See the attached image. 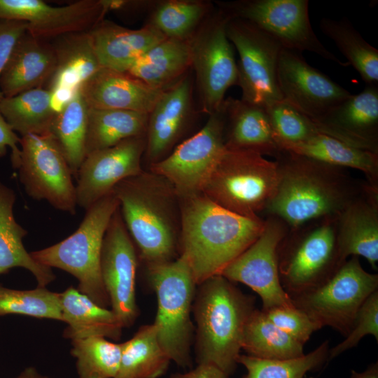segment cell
Listing matches in <instances>:
<instances>
[{"label": "cell", "instance_id": "obj_1", "mask_svg": "<svg viewBox=\"0 0 378 378\" xmlns=\"http://www.w3.org/2000/svg\"><path fill=\"white\" fill-rule=\"evenodd\" d=\"M179 253L197 285L219 275L261 234L265 221L232 212L202 192L179 197Z\"/></svg>", "mask_w": 378, "mask_h": 378}, {"label": "cell", "instance_id": "obj_2", "mask_svg": "<svg viewBox=\"0 0 378 378\" xmlns=\"http://www.w3.org/2000/svg\"><path fill=\"white\" fill-rule=\"evenodd\" d=\"M112 192L146 266L174 260L179 249L181 207L174 186L164 176L144 170L118 183Z\"/></svg>", "mask_w": 378, "mask_h": 378}, {"label": "cell", "instance_id": "obj_3", "mask_svg": "<svg viewBox=\"0 0 378 378\" xmlns=\"http://www.w3.org/2000/svg\"><path fill=\"white\" fill-rule=\"evenodd\" d=\"M276 158L278 184L266 211L293 230L337 217L356 197L342 168L282 150Z\"/></svg>", "mask_w": 378, "mask_h": 378}, {"label": "cell", "instance_id": "obj_4", "mask_svg": "<svg viewBox=\"0 0 378 378\" xmlns=\"http://www.w3.org/2000/svg\"><path fill=\"white\" fill-rule=\"evenodd\" d=\"M197 286L192 306L197 361L230 375L237 364L244 328L255 309L254 299L220 274Z\"/></svg>", "mask_w": 378, "mask_h": 378}, {"label": "cell", "instance_id": "obj_5", "mask_svg": "<svg viewBox=\"0 0 378 378\" xmlns=\"http://www.w3.org/2000/svg\"><path fill=\"white\" fill-rule=\"evenodd\" d=\"M118 206L113 192L109 193L86 209L73 234L59 243L30 253L40 264L74 276L78 280V290L106 308L110 300L101 275L102 248L107 227Z\"/></svg>", "mask_w": 378, "mask_h": 378}, {"label": "cell", "instance_id": "obj_6", "mask_svg": "<svg viewBox=\"0 0 378 378\" xmlns=\"http://www.w3.org/2000/svg\"><path fill=\"white\" fill-rule=\"evenodd\" d=\"M279 166L261 153L225 147L202 193L240 216L258 219L276 191Z\"/></svg>", "mask_w": 378, "mask_h": 378}, {"label": "cell", "instance_id": "obj_7", "mask_svg": "<svg viewBox=\"0 0 378 378\" xmlns=\"http://www.w3.org/2000/svg\"><path fill=\"white\" fill-rule=\"evenodd\" d=\"M146 268L157 294L158 310L153 324L160 343L171 360L182 368H190L193 333L190 313L197 286L192 271L181 255Z\"/></svg>", "mask_w": 378, "mask_h": 378}, {"label": "cell", "instance_id": "obj_8", "mask_svg": "<svg viewBox=\"0 0 378 378\" xmlns=\"http://www.w3.org/2000/svg\"><path fill=\"white\" fill-rule=\"evenodd\" d=\"M378 288V275L366 272L352 256L318 286L290 297L293 305L321 326L346 337L367 298Z\"/></svg>", "mask_w": 378, "mask_h": 378}, {"label": "cell", "instance_id": "obj_9", "mask_svg": "<svg viewBox=\"0 0 378 378\" xmlns=\"http://www.w3.org/2000/svg\"><path fill=\"white\" fill-rule=\"evenodd\" d=\"M337 217L321 219L319 224L300 232L295 230L296 233L281 241L278 251L279 279L290 297L318 286L346 261L338 249Z\"/></svg>", "mask_w": 378, "mask_h": 378}, {"label": "cell", "instance_id": "obj_10", "mask_svg": "<svg viewBox=\"0 0 378 378\" xmlns=\"http://www.w3.org/2000/svg\"><path fill=\"white\" fill-rule=\"evenodd\" d=\"M227 20L214 7L187 41L200 111L208 115L220 108L227 89L237 85V65L226 33Z\"/></svg>", "mask_w": 378, "mask_h": 378}, {"label": "cell", "instance_id": "obj_11", "mask_svg": "<svg viewBox=\"0 0 378 378\" xmlns=\"http://www.w3.org/2000/svg\"><path fill=\"white\" fill-rule=\"evenodd\" d=\"M216 5L228 18L251 22L284 48L312 52L340 66L349 65L327 50L314 33L308 0H238L217 1Z\"/></svg>", "mask_w": 378, "mask_h": 378}, {"label": "cell", "instance_id": "obj_12", "mask_svg": "<svg viewBox=\"0 0 378 378\" xmlns=\"http://www.w3.org/2000/svg\"><path fill=\"white\" fill-rule=\"evenodd\" d=\"M226 33L238 52V81L241 99L267 108L283 99L277 82L281 43L241 18H228Z\"/></svg>", "mask_w": 378, "mask_h": 378}, {"label": "cell", "instance_id": "obj_13", "mask_svg": "<svg viewBox=\"0 0 378 378\" xmlns=\"http://www.w3.org/2000/svg\"><path fill=\"white\" fill-rule=\"evenodd\" d=\"M19 178L27 195L56 209L76 213V187L69 164L50 134L20 137Z\"/></svg>", "mask_w": 378, "mask_h": 378}, {"label": "cell", "instance_id": "obj_14", "mask_svg": "<svg viewBox=\"0 0 378 378\" xmlns=\"http://www.w3.org/2000/svg\"><path fill=\"white\" fill-rule=\"evenodd\" d=\"M208 116L201 130L177 145L164 159L147 168L166 178L179 197L202 192L225 148L223 103L217 111Z\"/></svg>", "mask_w": 378, "mask_h": 378}, {"label": "cell", "instance_id": "obj_15", "mask_svg": "<svg viewBox=\"0 0 378 378\" xmlns=\"http://www.w3.org/2000/svg\"><path fill=\"white\" fill-rule=\"evenodd\" d=\"M286 235L285 225L279 218L268 219L256 240L220 274L255 292L261 298L262 310L293 305L281 284L279 273L278 251Z\"/></svg>", "mask_w": 378, "mask_h": 378}, {"label": "cell", "instance_id": "obj_16", "mask_svg": "<svg viewBox=\"0 0 378 378\" xmlns=\"http://www.w3.org/2000/svg\"><path fill=\"white\" fill-rule=\"evenodd\" d=\"M137 255L118 206L104 237L101 275L111 310L123 328L131 326L138 316L135 299Z\"/></svg>", "mask_w": 378, "mask_h": 378}, {"label": "cell", "instance_id": "obj_17", "mask_svg": "<svg viewBox=\"0 0 378 378\" xmlns=\"http://www.w3.org/2000/svg\"><path fill=\"white\" fill-rule=\"evenodd\" d=\"M105 0H80L52 6L41 0H0V20L27 22V31L42 40L90 31L104 19Z\"/></svg>", "mask_w": 378, "mask_h": 378}, {"label": "cell", "instance_id": "obj_18", "mask_svg": "<svg viewBox=\"0 0 378 378\" xmlns=\"http://www.w3.org/2000/svg\"><path fill=\"white\" fill-rule=\"evenodd\" d=\"M277 82L284 99L316 122L351 93L309 65L300 52L283 48Z\"/></svg>", "mask_w": 378, "mask_h": 378}, {"label": "cell", "instance_id": "obj_19", "mask_svg": "<svg viewBox=\"0 0 378 378\" xmlns=\"http://www.w3.org/2000/svg\"><path fill=\"white\" fill-rule=\"evenodd\" d=\"M146 135L126 139L118 144L88 155L77 175V206L88 209L112 192L122 180L138 175L142 167Z\"/></svg>", "mask_w": 378, "mask_h": 378}, {"label": "cell", "instance_id": "obj_20", "mask_svg": "<svg viewBox=\"0 0 378 378\" xmlns=\"http://www.w3.org/2000/svg\"><path fill=\"white\" fill-rule=\"evenodd\" d=\"M193 83L190 71L164 90L148 114L143 157L148 167L169 155L187 130L193 113Z\"/></svg>", "mask_w": 378, "mask_h": 378}, {"label": "cell", "instance_id": "obj_21", "mask_svg": "<svg viewBox=\"0 0 378 378\" xmlns=\"http://www.w3.org/2000/svg\"><path fill=\"white\" fill-rule=\"evenodd\" d=\"M314 122L321 134L378 153V85H365Z\"/></svg>", "mask_w": 378, "mask_h": 378}, {"label": "cell", "instance_id": "obj_22", "mask_svg": "<svg viewBox=\"0 0 378 378\" xmlns=\"http://www.w3.org/2000/svg\"><path fill=\"white\" fill-rule=\"evenodd\" d=\"M90 108L149 114L164 90L153 88L127 72L102 67L79 87Z\"/></svg>", "mask_w": 378, "mask_h": 378}, {"label": "cell", "instance_id": "obj_23", "mask_svg": "<svg viewBox=\"0 0 378 378\" xmlns=\"http://www.w3.org/2000/svg\"><path fill=\"white\" fill-rule=\"evenodd\" d=\"M56 66L57 57L51 43L26 31L18 40L0 75V90L4 97L44 88Z\"/></svg>", "mask_w": 378, "mask_h": 378}, {"label": "cell", "instance_id": "obj_24", "mask_svg": "<svg viewBox=\"0 0 378 378\" xmlns=\"http://www.w3.org/2000/svg\"><path fill=\"white\" fill-rule=\"evenodd\" d=\"M102 67L127 72L155 45L167 38L146 23L137 29L103 19L88 31Z\"/></svg>", "mask_w": 378, "mask_h": 378}, {"label": "cell", "instance_id": "obj_25", "mask_svg": "<svg viewBox=\"0 0 378 378\" xmlns=\"http://www.w3.org/2000/svg\"><path fill=\"white\" fill-rule=\"evenodd\" d=\"M377 189L367 187V196L355 197L337 217V239L341 258L362 256L377 269L378 262Z\"/></svg>", "mask_w": 378, "mask_h": 378}, {"label": "cell", "instance_id": "obj_26", "mask_svg": "<svg viewBox=\"0 0 378 378\" xmlns=\"http://www.w3.org/2000/svg\"><path fill=\"white\" fill-rule=\"evenodd\" d=\"M225 111V146L262 155L276 156L280 148L265 108L232 97L223 102Z\"/></svg>", "mask_w": 378, "mask_h": 378}, {"label": "cell", "instance_id": "obj_27", "mask_svg": "<svg viewBox=\"0 0 378 378\" xmlns=\"http://www.w3.org/2000/svg\"><path fill=\"white\" fill-rule=\"evenodd\" d=\"M56 57L55 71L44 88L54 97L59 92H73L102 66L88 31L64 34L52 40Z\"/></svg>", "mask_w": 378, "mask_h": 378}, {"label": "cell", "instance_id": "obj_28", "mask_svg": "<svg viewBox=\"0 0 378 378\" xmlns=\"http://www.w3.org/2000/svg\"><path fill=\"white\" fill-rule=\"evenodd\" d=\"M59 298L62 321L67 323L65 338L120 337L123 327L111 309L99 306L72 286L59 293Z\"/></svg>", "mask_w": 378, "mask_h": 378}, {"label": "cell", "instance_id": "obj_29", "mask_svg": "<svg viewBox=\"0 0 378 378\" xmlns=\"http://www.w3.org/2000/svg\"><path fill=\"white\" fill-rule=\"evenodd\" d=\"M14 191L0 181V274L15 267L29 270L38 287H46L55 279L50 267L36 261L25 249L22 239L27 231L13 215Z\"/></svg>", "mask_w": 378, "mask_h": 378}, {"label": "cell", "instance_id": "obj_30", "mask_svg": "<svg viewBox=\"0 0 378 378\" xmlns=\"http://www.w3.org/2000/svg\"><path fill=\"white\" fill-rule=\"evenodd\" d=\"M190 70L188 42L167 38L139 58L127 73L153 88L164 90Z\"/></svg>", "mask_w": 378, "mask_h": 378}, {"label": "cell", "instance_id": "obj_31", "mask_svg": "<svg viewBox=\"0 0 378 378\" xmlns=\"http://www.w3.org/2000/svg\"><path fill=\"white\" fill-rule=\"evenodd\" d=\"M280 149L332 166L360 170L374 183L377 178L378 153L353 147L323 134L301 143L282 145Z\"/></svg>", "mask_w": 378, "mask_h": 378}, {"label": "cell", "instance_id": "obj_32", "mask_svg": "<svg viewBox=\"0 0 378 378\" xmlns=\"http://www.w3.org/2000/svg\"><path fill=\"white\" fill-rule=\"evenodd\" d=\"M88 106L78 88L53 120L50 135L66 160L73 176L85 158Z\"/></svg>", "mask_w": 378, "mask_h": 378}, {"label": "cell", "instance_id": "obj_33", "mask_svg": "<svg viewBox=\"0 0 378 378\" xmlns=\"http://www.w3.org/2000/svg\"><path fill=\"white\" fill-rule=\"evenodd\" d=\"M54 94L44 88L31 89L0 102V112L15 131L21 134L47 135L57 114Z\"/></svg>", "mask_w": 378, "mask_h": 378}, {"label": "cell", "instance_id": "obj_34", "mask_svg": "<svg viewBox=\"0 0 378 378\" xmlns=\"http://www.w3.org/2000/svg\"><path fill=\"white\" fill-rule=\"evenodd\" d=\"M148 119V114L146 113L89 108L86 156L113 146L126 139L146 135Z\"/></svg>", "mask_w": 378, "mask_h": 378}, {"label": "cell", "instance_id": "obj_35", "mask_svg": "<svg viewBox=\"0 0 378 378\" xmlns=\"http://www.w3.org/2000/svg\"><path fill=\"white\" fill-rule=\"evenodd\" d=\"M121 349L115 378H158L167 370L171 360L153 323L140 327L130 340L121 344Z\"/></svg>", "mask_w": 378, "mask_h": 378}, {"label": "cell", "instance_id": "obj_36", "mask_svg": "<svg viewBox=\"0 0 378 378\" xmlns=\"http://www.w3.org/2000/svg\"><path fill=\"white\" fill-rule=\"evenodd\" d=\"M321 31L336 45L365 85H378V50L368 43L346 18L320 20Z\"/></svg>", "mask_w": 378, "mask_h": 378}, {"label": "cell", "instance_id": "obj_37", "mask_svg": "<svg viewBox=\"0 0 378 378\" xmlns=\"http://www.w3.org/2000/svg\"><path fill=\"white\" fill-rule=\"evenodd\" d=\"M304 344L269 321L255 309L244 328L241 349L248 355L265 359H290L304 355Z\"/></svg>", "mask_w": 378, "mask_h": 378}, {"label": "cell", "instance_id": "obj_38", "mask_svg": "<svg viewBox=\"0 0 378 378\" xmlns=\"http://www.w3.org/2000/svg\"><path fill=\"white\" fill-rule=\"evenodd\" d=\"M214 8L202 0L156 1L146 23L167 38L187 41Z\"/></svg>", "mask_w": 378, "mask_h": 378}, {"label": "cell", "instance_id": "obj_39", "mask_svg": "<svg viewBox=\"0 0 378 378\" xmlns=\"http://www.w3.org/2000/svg\"><path fill=\"white\" fill-rule=\"evenodd\" d=\"M71 355L76 358L79 378H115L120 367L121 344L103 337L72 340Z\"/></svg>", "mask_w": 378, "mask_h": 378}, {"label": "cell", "instance_id": "obj_40", "mask_svg": "<svg viewBox=\"0 0 378 378\" xmlns=\"http://www.w3.org/2000/svg\"><path fill=\"white\" fill-rule=\"evenodd\" d=\"M328 341H324L307 354L290 359H265L249 355H239L237 363L247 370L244 378H303L328 358Z\"/></svg>", "mask_w": 378, "mask_h": 378}, {"label": "cell", "instance_id": "obj_41", "mask_svg": "<svg viewBox=\"0 0 378 378\" xmlns=\"http://www.w3.org/2000/svg\"><path fill=\"white\" fill-rule=\"evenodd\" d=\"M8 314L62 321L59 293L45 287L16 290L0 284V316Z\"/></svg>", "mask_w": 378, "mask_h": 378}, {"label": "cell", "instance_id": "obj_42", "mask_svg": "<svg viewBox=\"0 0 378 378\" xmlns=\"http://www.w3.org/2000/svg\"><path fill=\"white\" fill-rule=\"evenodd\" d=\"M266 110L279 148L282 145L301 143L321 134L311 119L284 99Z\"/></svg>", "mask_w": 378, "mask_h": 378}, {"label": "cell", "instance_id": "obj_43", "mask_svg": "<svg viewBox=\"0 0 378 378\" xmlns=\"http://www.w3.org/2000/svg\"><path fill=\"white\" fill-rule=\"evenodd\" d=\"M368 335H372L378 341V290L372 293L362 304L344 340L328 351V360L355 347Z\"/></svg>", "mask_w": 378, "mask_h": 378}, {"label": "cell", "instance_id": "obj_44", "mask_svg": "<svg viewBox=\"0 0 378 378\" xmlns=\"http://www.w3.org/2000/svg\"><path fill=\"white\" fill-rule=\"evenodd\" d=\"M262 311L273 324L302 344L309 340L313 332L322 328L294 305L276 307Z\"/></svg>", "mask_w": 378, "mask_h": 378}, {"label": "cell", "instance_id": "obj_45", "mask_svg": "<svg viewBox=\"0 0 378 378\" xmlns=\"http://www.w3.org/2000/svg\"><path fill=\"white\" fill-rule=\"evenodd\" d=\"M27 22L0 20V75L20 37L27 31ZM4 96L0 90V102Z\"/></svg>", "mask_w": 378, "mask_h": 378}, {"label": "cell", "instance_id": "obj_46", "mask_svg": "<svg viewBox=\"0 0 378 378\" xmlns=\"http://www.w3.org/2000/svg\"><path fill=\"white\" fill-rule=\"evenodd\" d=\"M20 137L11 128L0 112V158L6 155L7 147L11 150V162L13 168L18 169L20 159Z\"/></svg>", "mask_w": 378, "mask_h": 378}, {"label": "cell", "instance_id": "obj_47", "mask_svg": "<svg viewBox=\"0 0 378 378\" xmlns=\"http://www.w3.org/2000/svg\"><path fill=\"white\" fill-rule=\"evenodd\" d=\"M228 374L210 364H198L197 366L185 373H176L170 378H229Z\"/></svg>", "mask_w": 378, "mask_h": 378}, {"label": "cell", "instance_id": "obj_48", "mask_svg": "<svg viewBox=\"0 0 378 378\" xmlns=\"http://www.w3.org/2000/svg\"><path fill=\"white\" fill-rule=\"evenodd\" d=\"M351 378H378L377 363L371 365L367 370L362 372L351 370Z\"/></svg>", "mask_w": 378, "mask_h": 378}, {"label": "cell", "instance_id": "obj_49", "mask_svg": "<svg viewBox=\"0 0 378 378\" xmlns=\"http://www.w3.org/2000/svg\"><path fill=\"white\" fill-rule=\"evenodd\" d=\"M15 378H48L46 376L41 374L34 368L29 367L25 368Z\"/></svg>", "mask_w": 378, "mask_h": 378}]
</instances>
